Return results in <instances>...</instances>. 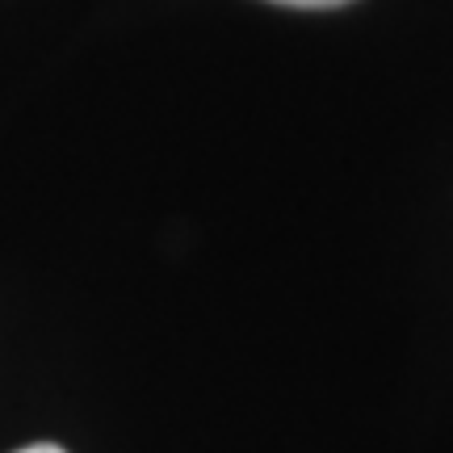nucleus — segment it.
<instances>
[{"label": "nucleus", "instance_id": "1", "mask_svg": "<svg viewBox=\"0 0 453 453\" xmlns=\"http://www.w3.org/2000/svg\"><path fill=\"white\" fill-rule=\"evenodd\" d=\"M273 4H290V9H340L349 0H273Z\"/></svg>", "mask_w": 453, "mask_h": 453}, {"label": "nucleus", "instance_id": "2", "mask_svg": "<svg viewBox=\"0 0 453 453\" xmlns=\"http://www.w3.org/2000/svg\"><path fill=\"white\" fill-rule=\"evenodd\" d=\"M17 453H64L59 445H26V449H17Z\"/></svg>", "mask_w": 453, "mask_h": 453}]
</instances>
